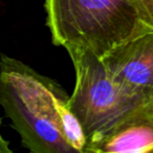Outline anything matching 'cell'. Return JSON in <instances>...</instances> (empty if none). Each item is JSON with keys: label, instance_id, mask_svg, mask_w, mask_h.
<instances>
[{"label": "cell", "instance_id": "obj_1", "mask_svg": "<svg viewBox=\"0 0 153 153\" xmlns=\"http://www.w3.org/2000/svg\"><path fill=\"white\" fill-rule=\"evenodd\" d=\"M61 85L23 62L0 55V105L34 153H84L86 137Z\"/></svg>", "mask_w": 153, "mask_h": 153}, {"label": "cell", "instance_id": "obj_2", "mask_svg": "<svg viewBox=\"0 0 153 153\" xmlns=\"http://www.w3.org/2000/svg\"><path fill=\"white\" fill-rule=\"evenodd\" d=\"M53 43L103 58L115 46L153 33V0H45Z\"/></svg>", "mask_w": 153, "mask_h": 153}, {"label": "cell", "instance_id": "obj_3", "mask_svg": "<svg viewBox=\"0 0 153 153\" xmlns=\"http://www.w3.org/2000/svg\"><path fill=\"white\" fill-rule=\"evenodd\" d=\"M76 71V84L68 100L79 120L86 144L153 103L130 94L111 78L102 60L85 48L66 49Z\"/></svg>", "mask_w": 153, "mask_h": 153}, {"label": "cell", "instance_id": "obj_4", "mask_svg": "<svg viewBox=\"0 0 153 153\" xmlns=\"http://www.w3.org/2000/svg\"><path fill=\"white\" fill-rule=\"evenodd\" d=\"M101 60L124 90L153 103V33L117 45Z\"/></svg>", "mask_w": 153, "mask_h": 153}, {"label": "cell", "instance_id": "obj_5", "mask_svg": "<svg viewBox=\"0 0 153 153\" xmlns=\"http://www.w3.org/2000/svg\"><path fill=\"white\" fill-rule=\"evenodd\" d=\"M153 152V107H146L86 144L84 153Z\"/></svg>", "mask_w": 153, "mask_h": 153}, {"label": "cell", "instance_id": "obj_6", "mask_svg": "<svg viewBox=\"0 0 153 153\" xmlns=\"http://www.w3.org/2000/svg\"><path fill=\"white\" fill-rule=\"evenodd\" d=\"M0 127H1V121H0ZM0 153H12V149L10 148V143L3 138L0 132Z\"/></svg>", "mask_w": 153, "mask_h": 153}]
</instances>
